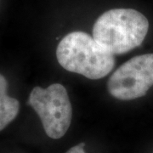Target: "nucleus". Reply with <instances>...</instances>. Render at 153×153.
Listing matches in <instances>:
<instances>
[{
	"mask_svg": "<svg viewBox=\"0 0 153 153\" xmlns=\"http://www.w3.org/2000/svg\"><path fill=\"white\" fill-rule=\"evenodd\" d=\"M149 29L147 18L133 9H113L97 19L93 38L112 55L124 54L142 44Z\"/></svg>",
	"mask_w": 153,
	"mask_h": 153,
	"instance_id": "f257e3e1",
	"label": "nucleus"
},
{
	"mask_svg": "<svg viewBox=\"0 0 153 153\" xmlns=\"http://www.w3.org/2000/svg\"><path fill=\"white\" fill-rule=\"evenodd\" d=\"M56 57L66 71L96 80L108 75L115 66L114 55L83 32L69 33L60 40Z\"/></svg>",
	"mask_w": 153,
	"mask_h": 153,
	"instance_id": "f03ea898",
	"label": "nucleus"
},
{
	"mask_svg": "<svg viewBox=\"0 0 153 153\" xmlns=\"http://www.w3.org/2000/svg\"><path fill=\"white\" fill-rule=\"evenodd\" d=\"M27 104L38 113L46 134L54 140L65 135L71 125L72 109L66 88L60 83L35 87Z\"/></svg>",
	"mask_w": 153,
	"mask_h": 153,
	"instance_id": "7ed1b4c3",
	"label": "nucleus"
},
{
	"mask_svg": "<svg viewBox=\"0 0 153 153\" xmlns=\"http://www.w3.org/2000/svg\"><path fill=\"white\" fill-rule=\"evenodd\" d=\"M153 86V54L135 56L126 61L110 76V94L121 100L142 97Z\"/></svg>",
	"mask_w": 153,
	"mask_h": 153,
	"instance_id": "20e7f679",
	"label": "nucleus"
},
{
	"mask_svg": "<svg viewBox=\"0 0 153 153\" xmlns=\"http://www.w3.org/2000/svg\"><path fill=\"white\" fill-rule=\"evenodd\" d=\"M7 88L8 82L0 73V131L16 117L20 110L19 101L8 95Z\"/></svg>",
	"mask_w": 153,
	"mask_h": 153,
	"instance_id": "39448f33",
	"label": "nucleus"
},
{
	"mask_svg": "<svg viewBox=\"0 0 153 153\" xmlns=\"http://www.w3.org/2000/svg\"><path fill=\"white\" fill-rule=\"evenodd\" d=\"M84 146H85L84 143H80L79 145L71 147V149H69L66 153H85V151L83 149Z\"/></svg>",
	"mask_w": 153,
	"mask_h": 153,
	"instance_id": "423d86ee",
	"label": "nucleus"
}]
</instances>
